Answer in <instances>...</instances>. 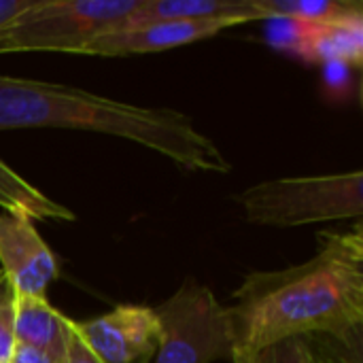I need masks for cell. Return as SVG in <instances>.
<instances>
[{
    "label": "cell",
    "instance_id": "cell-1",
    "mask_svg": "<svg viewBox=\"0 0 363 363\" xmlns=\"http://www.w3.org/2000/svg\"><path fill=\"white\" fill-rule=\"evenodd\" d=\"M234 353L255 355L289 338L332 336L363 340V232L319 234L317 253L298 266L253 272L228 306Z\"/></svg>",
    "mask_w": 363,
    "mask_h": 363
},
{
    "label": "cell",
    "instance_id": "cell-2",
    "mask_svg": "<svg viewBox=\"0 0 363 363\" xmlns=\"http://www.w3.org/2000/svg\"><path fill=\"white\" fill-rule=\"evenodd\" d=\"M87 130L138 143L185 170L228 174L221 149L172 108H147L70 85L0 74V130Z\"/></svg>",
    "mask_w": 363,
    "mask_h": 363
},
{
    "label": "cell",
    "instance_id": "cell-3",
    "mask_svg": "<svg viewBox=\"0 0 363 363\" xmlns=\"http://www.w3.org/2000/svg\"><path fill=\"white\" fill-rule=\"evenodd\" d=\"M249 223L296 228L347 221L363 215V172L287 177L251 185L238 194Z\"/></svg>",
    "mask_w": 363,
    "mask_h": 363
},
{
    "label": "cell",
    "instance_id": "cell-4",
    "mask_svg": "<svg viewBox=\"0 0 363 363\" xmlns=\"http://www.w3.org/2000/svg\"><path fill=\"white\" fill-rule=\"evenodd\" d=\"M143 0H36L0 30V53H83L102 34L117 30Z\"/></svg>",
    "mask_w": 363,
    "mask_h": 363
},
{
    "label": "cell",
    "instance_id": "cell-5",
    "mask_svg": "<svg viewBox=\"0 0 363 363\" xmlns=\"http://www.w3.org/2000/svg\"><path fill=\"white\" fill-rule=\"evenodd\" d=\"M155 315L160 319V345L153 363L232 362V315L206 285L187 279L155 308Z\"/></svg>",
    "mask_w": 363,
    "mask_h": 363
},
{
    "label": "cell",
    "instance_id": "cell-6",
    "mask_svg": "<svg viewBox=\"0 0 363 363\" xmlns=\"http://www.w3.org/2000/svg\"><path fill=\"white\" fill-rule=\"evenodd\" d=\"M74 330L102 363H147L160 345L155 308L119 304L111 313L77 323Z\"/></svg>",
    "mask_w": 363,
    "mask_h": 363
},
{
    "label": "cell",
    "instance_id": "cell-7",
    "mask_svg": "<svg viewBox=\"0 0 363 363\" xmlns=\"http://www.w3.org/2000/svg\"><path fill=\"white\" fill-rule=\"evenodd\" d=\"M0 264L13 296L45 298L49 283L57 277L53 251L23 213H0Z\"/></svg>",
    "mask_w": 363,
    "mask_h": 363
},
{
    "label": "cell",
    "instance_id": "cell-8",
    "mask_svg": "<svg viewBox=\"0 0 363 363\" xmlns=\"http://www.w3.org/2000/svg\"><path fill=\"white\" fill-rule=\"evenodd\" d=\"M225 28H234L225 21H160L136 28H119L98 36L85 47V55H134L155 53L174 47H183L196 40L217 36Z\"/></svg>",
    "mask_w": 363,
    "mask_h": 363
},
{
    "label": "cell",
    "instance_id": "cell-9",
    "mask_svg": "<svg viewBox=\"0 0 363 363\" xmlns=\"http://www.w3.org/2000/svg\"><path fill=\"white\" fill-rule=\"evenodd\" d=\"M255 19H264L259 0H143L119 28L160 21H225L238 26Z\"/></svg>",
    "mask_w": 363,
    "mask_h": 363
},
{
    "label": "cell",
    "instance_id": "cell-10",
    "mask_svg": "<svg viewBox=\"0 0 363 363\" xmlns=\"http://www.w3.org/2000/svg\"><path fill=\"white\" fill-rule=\"evenodd\" d=\"M289 49L306 62L359 66L363 60V17L332 23H294Z\"/></svg>",
    "mask_w": 363,
    "mask_h": 363
},
{
    "label": "cell",
    "instance_id": "cell-11",
    "mask_svg": "<svg viewBox=\"0 0 363 363\" xmlns=\"http://www.w3.org/2000/svg\"><path fill=\"white\" fill-rule=\"evenodd\" d=\"M70 319L57 313L47 298L15 296L13 300V336L17 345L36 349L53 362L64 363L68 349Z\"/></svg>",
    "mask_w": 363,
    "mask_h": 363
},
{
    "label": "cell",
    "instance_id": "cell-12",
    "mask_svg": "<svg viewBox=\"0 0 363 363\" xmlns=\"http://www.w3.org/2000/svg\"><path fill=\"white\" fill-rule=\"evenodd\" d=\"M0 206L4 211L23 213L32 219L72 221L74 213L64 204L51 200L21 174H17L6 162L0 160Z\"/></svg>",
    "mask_w": 363,
    "mask_h": 363
},
{
    "label": "cell",
    "instance_id": "cell-13",
    "mask_svg": "<svg viewBox=\"0 0 363 363\" xmlns=\"http://www.w3.org/2000/svg\"><path fill=\"white\" fill-rule=\"evenodd\" d=\"M264 19L291 23H332L363 17L359 2L349 0H259Z\"/></svg>",
    "mask_w": 363,
    "mask_h": 363
},
{
    "label": "cell",
    "instance_id": "cell-14",
    "mask_svg": "<svg viewBox=\"0 0 363 363\" xmlns=\"http://www.w3.org/2000/svg\"><path fill=\"white\" fill-rule=\"evenodd\" d=\"M313 363H363V342L349 345L332 336H308Z\"/></svg>",
    "mask_w": 363,
    "mask_h": 363
},
{
    "label": "cell",
    "instance_id": "cell-15",
    "mask_svg": "<svg viewBox=\"0 0 363 363\" xmlns=\"http://www.w3.org/2000/svg\"><path fill=\"white\" fill-rule=\"evenodd\" d=\"M242 357L247 363H313L306 338H289L272 347H266L255 355H242Z\"/></svg>",
    "mask_w": 363,
    "mask_h": 363
},
{
    "label": "cell",
    "instance_id": "cell-16",
    "mask_svg": "<svg viewBox=\"0 0 363 363\" xmlns=\"http://www.w3.org/2000/svg\"><path fill=\"white\" fill-rule=\"evenodd\" d=\"M13 291L0 270V363L11 362V353L15 347L13 336Z\"/></svg>",
    "mask_w": 363,
    "mask_h": 363
},
{
    "label": "cell",
    "instance_id": "cell-17",
    "mask_svg": "<svg viewBox=\"0 0 363 363\" xmlns=\"http://www.w3.org/2000/svg\"><path fill=\"white\" fill-rule=\"evenodd\" d=\"M64 363H102L91 351L89 347L81 340V336L74 330V321L70 323V334H68V349Z\"/></svg>",
    "mask_w": 363,
    "mask_h": 363
},
{
    "label": "cell",
    "instance_id": "cell-18",
    "mask_svg": "<svg viewBox=\"0 0 363 363\" xmlns=\"http://www.w3.org/2000/svg\"><path fill=\"white\" fill-rule=\"evenodd\" d=\"M36 0H0V30L11 26L19 15L34 6Z\"/></svg>",
    "mask_w": 363,
    "mask_h": 363
},
{
    "label": "cell",
    "instance_id": "cell-19",
    "mask_svg": "<svg viewBox=\"0 0 363 363\" xmlns=\"http://www.w3.org/2000/svg\"><path fill=\"white\" fill-rule=\"evenodd\" d=\"M9 363H57L53 362L49 355L36 351V349H30V347H23V345H17L13 347V353H11V362Z\"/></svg>",
    "mask_w": 363,
    "mask_h": 363
},
{
    "label": "cell",
    "instance_id": "cell-20",
    "mask_svg": "<svg viewBox=\"0 0 363 363\" xmlns=\"http://www.w3.org/2000/svg\"><path fill=\"white\" fill-rule=\"evenodd\" d=\"M232 363H247V362H245V357H242V355H236V353H234V357H232Z\"/></svg>",
    "mask_w": 363,
    "mask_h": 363
}]
</instances>
